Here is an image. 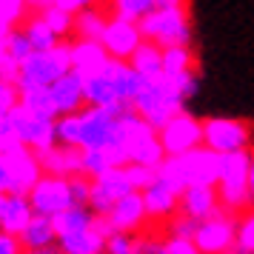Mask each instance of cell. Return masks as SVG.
<instances>
[{"label":"cell","mask_w":254,"mask_h":254,"mask_svg":"<svg viewBox=\"0 0 254 254\" xmlns=\"http://www.w3.org/2000/svg\"><path fill=\"white\" fill-rule=\"evenodd\" d=\"M20 246L23 252H37V249H55L58 246V229H55V220L49 217H32L29 226L20 231Z\"/></svg>","instance_id":"cell-24"},{"label":"cell","mask_w":254,"mask_h":254,"mask_svg":"<svg viewBox=\"0 0 254 254\" xmlns=\"http://www.w3.org/2000/svg\"><path fill=\"white\" fill-rule=\"evenodd\" d=\"M112 169H123L112 151H80V174L89 180H97Z\"/></svg>","instance_id":"cell-33"},{"label":"cell","mask_w":254,"mask_h":254,"mask_svg":"<svg viewBox=\"0 0 254 254\" xmlns=\"http://www.w3.org/2000/svg\"><path fill=\"white\" fill-rule=\"evenodd\" d=\"M20 106V92L14 89L12 80H0V120L9 117Z\"/></svg>","instance_id":"cell-40"},{"label":"cell","mask_w":254,"mask_h":254,"mask_svg":"<svg viewBox=\"0 0 254 254\" xmlns=\"http://www.w3.org/2000/svg\"><path fill=\"white\" fill-rule=\"evenodd\" d=\"M71 71V58H69V43H60L52 52H35L20 69L14 71V89L20 94L26 92H46L52 89L60 77H66Z\"/></svg>","instance_id":"cell-3"},{"label":"cell","mask_w":254,"mask_h":254,"mask_svg":"<svg viewBox=\"0 0 254 254\" xmlns=\"http://www.w3.org/2000/svg\"><path fill=\"white\" fill-rule=\"evenodd\" d=\"M106 254H137V234H109Z\"/></svg>","instance_id":"cell-39"},{"label":"cell","mask_w":254,"mask_h":254,"mask_svg":"<svg viewBox=\"0 0 254 254\" xmlns=\"http://www.w3.org/2000/svg\"><path fill=\"white\" fill-rule=\"evenodd\" d=\"M157 137H160L166 157H183L203 146V120H197L189 112H180L157 131Z\"/></svg>","instance_id":"cell-10"},{"label":"cell","mask_w":254,"mask_h":254,"mask_svg":"<svg viewBox=\"0 0 254 254\" xmlns=\"http://www.w3.org/2000/svg\"><path fill=\"white\" fill-rule=\"evenodd\" d=\"M97 214H94L89 206H71L69 211H63L60 217H55V229H58V237H66V234H77V231H86L97 226Z\"/></svg>","instance_id":"cell-31"},{"label":"cell","mask_w":254,"mask_h":254,"mask_svg":"<svg viewBox=\"0 0 254 254\" xmlns=\"http://www.w3.org/2000/svg\"><path fill=\"white\" fill-rule=\"evenodd\" d=\"M143 43V35H140L137 23H128V20H120V17H109L103 35H100V46L106 49V55L117 63H128L131 55L140 49Z\"/></svg>","instance_id":"cell-15"},{"label":"cell","mask_w":254,"mask_h":254,"mask_svg":"<svg viewBox=\"0 0 254 254\" xmlns=\"http://www.w3.org/2000/svg\"><path fill=\"white\" fill-rule=\"evenodd\" d=\"M29 3L26 0H0V43L26 20Z\"/></svg>","instance_id":"cell-34"},{"label":"cell","mask_w":254,"mask_h":254,"mask_svg":"<svg viewBox=\"0 0 254 254\" xmlns=\"http://www.w3.org/2000/svg\"><path fill=\"white\" fill-rule=\"evenodd\" d=\"M154 6H157V0H115V3H109V12L115 17H120V20L140 26V20L146 14L154 12Z\"/></svg>","instance_id":"cell-35"},{"label":"cell","mask_w":254,"mask_h":254,"mask_svg":"<svg viewBox=\"0 0 254 254\" xmlns=\"http://www.w3.org/2000/svg\"><path fill=\"white\" fill-rule=\"evenodd\" d=\"M106 74H109V80L115 83L117 94H120V100H123L126 106L134 103V97H137V94L143 92V86H146V80H143L128 63H117V60H112L109 69H106Z\"/></svg>","instance_id":"cell-28"},{"label":"cell","mask_w":254,"mask_h":254,"mask_svg":"<svg viewBox=\"0 0 254 254\" xmlns=\"http://www.w3.org/2000/svg\"><path fill=\"white\" fill-rule=\"evenodd\" d=\"M163 254H200L194 240H183V237H163Z\"/></svg>","instance_id":"cell-43"},{"label":"cell","mask_w":254,"mask_h":254,"mask_svg":"<svg viewBox=\"0 0 254 254\" xmlns=\"http://www.w3.org/2000/svg\"><path fill=\"white\" fill-rule=\"evenodd\" d=\"M12 128H14V137L23 149L35 151V154H46L49 149L58 146V131H55V123L58 120H49L43 115H35L23 106H17L12 115Z\"/></svg>","instance_id":"cell-9"},{"label":"cell","mask_w":254,"mask_h":254,"mask_svg":"<svg viewBox=\"0 0 254 254\" xmlns=\"http://www.w3.org/2000/svg\"><path fill=\"white\" fill-rule=\"evenodd\" d=\"M126 174H128V180H131V186H134V191H143V189L154 180V174L157 172L143 169V166H126Z\"/></svg>","instance_id":"cell-44"},{"label":"cell","mask_w":254,"mask_h":254,"mask_svg":"<svg viewBox=\"0 0 254 254\" xmlns=\"http://www.w3.org/2000/svg\"><path fill=\"white\" fill-rule=\"evenodd\" d=\"M128 66L137 71L143 80H154V77H160L163 74V49L154 46V43H149V40H143L140 49L131 55Z\"/></svg>","instance_id":"cell-30"},{"label":"cell","mask_w":254,"mask_h":254,"mask_svg":"<svg viewBox=\"0 0 254 254\" xmlns=\"http://www.w3.org/2000/svg\"><path fill=\"white\" fill-rule=\"evenodd\" d=\"M220 163H223V157L208 151L206 146H200L183 157H166L157 174L172 186H177L180 191H186L189 186H217Z\"/></svg>","instance_id":"cell-4"},{"label":"cell","mask_w":254,"mask_h":254,"mask_svg":"<svg viewBox=\"0 0 254 254\" xmlns=\"http://www.w3.org/2000/svg\"><path fill=\"white\" fill-rule=\"evenodd\" d=\"M137 254H163V234L160 231H143L137 234Z\"/></svg>","instance_id":"cell-41"},{"label":"cell","mask_w":254,"mask_h":254,"mask_svg":"<svg viewBox=\"0 0 254 254\" xmlns=\"http://www.w3.org/2000/svg\"><path fill=\"white\" fill-rule=\"evenodd\" d=\"M43 163V174H55V177H77L80 174V151L66 149V146H55L46 154H40Z\"/></svg>","instance_id":"cell-27"},{"label":"cell","mask_w":254,"mask_h":254,"mask_svg":"<svg viewBox=\"0 0 254 254\" xmlns=\"http://www.w3.org/2000/svg\"><path fill=\"white\" fill-rule=\"evenodd\" d=\"M183 106H186V100H183V94H180V89H177V83H174L172 77L160 74V77H154V80H146L143 92H140L137 97H134V103H131V112H134L146 126H151L154 131H160L172 117L186 112Z\"/></svg>","instance_id":"cell-2"},{"label":"cell","mask_w":254,"mask_h":254,"mask_svg":"<svg viewBox=\"0 0 254 254\" xmlns=\"http://www.w3.org/2000/svg\"><path fill=\"white\" fill-rule=\"evenodd\" d=\"M186 71H197V58L191 46H172L163 49V74L166 77H177Z\"/></svg>","instance_id":"cell-32"},{"label":"cell","mask_w":254,"mask_h":254,"mask_svg":"<svg viewBox=\"0 0 254 254\" xmlns=\"http://www.w3.org/2000/svg\"><path fill=\"white\" fill-rule=\"evenodd\" d=\"M140 35L160 49L191 46V9L183 0H157L154 12L140 20Z\"/></svg>","instance_id":"cell-1"},{"label":"cell","mask_w":254,"mask_h":254,"mask_svg":"<svg viewBox=\"0 0 254 254\" xmlns=\"http://www.w3.org/2000/svg\"><path fill=\"white\" fill-rule=\"evenodd\" d=\"M197 223L194 220L183 217V214H174L166 226H163V237H183V240H194Z\"/></svg>","instance_id":"cell-38"},{"label":"cell","mask_w":254,"mask_h":254,"mask_svg":"<svg viewBox=\"0 0 254 254\" xmlns=\"http://www.w3.org/2000/svg\"><path fill=\"white\" fill-rule=\"evenodd\" d=\"M249 166H252V151L223 157L217 186H214L220 206L231 211V214H237V217L252 208V200H249Z\"/></svg>","instance_id":"cell-6"},{"label":"cell","mask_w":254,"mask_h":254,"mask_svg":"<svg viewBox=\"0 0 254 254\" xmlns=\"http://www.w3.org/2000/svg\"><path fill=\"white\" fill-rule=\"evenodd\" d=\"M32 9L46 20L49 29H52L63 43H69L71 35H74V17H71V14H66L63 9H58L55 0H37V3H32Z\"/></svg>","instance_id":"cell-29"},{"label":"cell","mask_w":254,"mask_h":254,"mask_svg":"<svg viewBox=\"0 0 254 254\" xmlns=\"http://www.w3.org/2000/svg\"><path fill=\"white\" fill-rule=\"evenodd\" d=\"M109 17H112L109 6L89 3L80 14H74V35H71V40H100Z\"/></svg>","instance_id":"cell-23"},{"label":"cell","mask_w":254,"mask_h":254,"mask_svg":"<svg viewBox=\"0 0 254 254\" xmlns=\"http://www.w3.org/2000/svg\"><path fill=\"white\" fill-rule=\"evenodd\" d=\"M100 220H103V226H106L109 234H143V231L151 229L140 191L123 197L120 203H115L112 211H109L106 217H100Z\"/></svg>","instance_id":"cell-12"},{"label":"cell","mask_w":254,"mask_h":254,"mask_svg":"<svg viewBox=\"0 0 254 254\" xmlns=\"http://www.w3.org/2000/svg\"><path fill=\"white\" fill-rule=\"evenodd\" d=\"M194 246L200 254H237V214L220 208L214 217L197 223Z\"/></svg>","instance_id":"cell-8"},{"label":"cell","mask_w":254,"mask_h":254,"mask_svg":"<svg viewBox=\"0 0 254 254\" xmlns=\"http://www.w3.org/2000/svg\"><path fill=\"white\" fill-rule=\"evenodd\" d=\"M143 206H146V214H149V223L151 229L154 226H166L169 220L177 214V208H180V189L172 186L169 180H163L160 174H154V180H151L143 191Z\"/></svg>","instance_id":"cell-13"},{"label":"cell","mask_w":254,"mask_h":254,"mask_svg":"<svg viewBox=\"0 0 254 254\" xmlns=\"http://www.w3.org/2000/svg\"><path fill=\"white\" fill-rule=\"evenodd\" d=\"M69 186H71V197H74V206H89V194H92V180L89 177H69Z\"/></svg>","instance_id":"cell-42"},{"label":"cell","mask_w":254,"mask_h":254,"mask_svg":"<svg viewBox=\"0 0 254 254\" xmlns=\"http://www.w3.org/2000/svg\"><path fill=\"white\" fill-rule=\"evenodd\" d=\"M23 254H60V249L55 246V249H37V252H23Z\"/></svg>","instance_id":"cell-50"},{"label":"cell","mask_w":254,"mask_h":254,"mask_svg":"<svg viewBox=\"0 0 254 254\" xmlns=\"http://www.w3.org/2000/svg\"><path fill=\"white\" fill-rule=\"evenodd\" d=\"M69 58H71V71L80 74L83 80H89L94 74H103L112 58L106 55L100 40H69Z\"/></svg>","instance_id":"cell-17"},{"label":"cell","mask_w":254,"mask_h":254,"mask_svg":"<svg viewBox=\"0 0 254 254\" xmlns=\"http://www.w3.org/2000/svg\"><path fill=\"white\" fill-rule=\"evenodd\" d=\"M32 55H35V49L29 46L26 35L20 32V26H17L12 35L0 43V60H3V69H6V80H12L14 71L20 69Z\"/></svg>","instance_id":"cell-25"},{"label":"cell","mask_w":254,"mask_h":254,"mask_svg":"<svg viewBox=\"0 0 254 254\" xmlns=\"http://www.w3.org/2000/svg\"><path fill=\"white\" fill-rule=\"evenodd\" d=\"M134 194V186L128 180L126 166L123 169H112L109 174L92 180V194H89V208H92L97 217H106L115 203H120L123 197Z\"/></svg>","instance_id":"cell-14"},{"label":"cell","mask_w":254,"mask_h":254,"mask_svg":"<svg viewBox=\"0 0 254 254\" xmlns=\"http://www.w3.org/2000/svg\"><path fill=\"white\" fill-rule=\"evenodd\" d=\"M6 157V166H9V180H12V194H23L29 197V191L37 186V180L43 177V163H40V154L29 149H12L3 154Z\"/></svg>","instance_id":"cell-16"},{"label":"cell","mask_w":254,"mask_h":254,"mask_svg":"<svg viewBox=\"0 0 254 254\" xmlns=\"http://www.w3.org/2000/svg\"><path fill=\"white\" fill-rule=\"evenodd\" d=\"M20 32L26 35L29 46L35 49V52H52V49H58L60 43H63V40L49 29L46 20L32 9V3H29V14H26V20L20 23Z\"/></svg>","instance_id":"cell-26"},{"label":"cell","mask_w":254,"mask_h":254,"mask_svg":"<svg viewBox=\"0 0 254 254\" xmlns=\"http://www.w3.org/2000/svg\"><path fill=\"white\" fill-rule=\"evenodd\" d=\"M49 97H52V106L58 112V120L60 117H69V115H77L86 109V92H83V77L69 71L66 77H60L52 89H49Z\"/></svg>","instance_id":"cell-19"},{"label":"cell","mask_w":254,"mask_h":254,"mask_svg":"<svg viewBox=\"0 0 254 254\" xmlns=\"http://www.w3.org/2000/svg\"><path fill=\"white\" fill-rule=\"evenodd\" d=\"M29 203H32V211L37 217H49V220L60 217L63 211H69L74 206L69 180L55 177V174H43L37 180V186L29 191Z\"/></svg>","instance_id":"cell-11"},{"label":"cell","mask_w":254,"mask_h":254,"mask_svg":"<svg viewBox=\"0 0 254 254\" xmlns=\"http://www.w3.org/2000/svg\"><path fill=\"white\" fill-rule=\"evenodd\" d=\"M254 128L243 117H206L203 120V146L217 157L240 154L254 149Z\"/></svg>","instance_id":"cell-7"},{"label":"cell","mask_w":254,"mask_h":254,"mask_svg":"<svg viewBox=\"0 0 254 254\" xmlns=\"http://www.w3.org/2000/svg\"><path fill=\"white\" fill-rule=\"evenodd\" d=\"M0 254H23V246L14 234H6L0 231Z\"/></svg>","instance_id":"cell-47"},{"label":"cell","mask_w":254,"mask_h":254,"mask_svg":"<svg viewBox=\"0 0 254 254\" xmlns=\"http://www.w3.org/2000/svg\"><path fill=\"white\" fill-rule=\"evenodd\" d=\"M123 112L126 109L106 112V109H92V106L77 112V151H112L115 154L117 143H120V117H123Z\"/></svg>","instance_id":"cell-5"},{"label":"cell","mask_w":254,"mask_h":254,"mask_svg":"<svg viewBox=\"0 0 254 254\" xmlns=\"http://www.w3.org/2000/svg\"><path fill=\"white\" fill-rule=\"evenodd\" d=\"M12 194V180H9V166H6V157L0 154V197Z\"/></svg>","instance_id":"cell-48"},{"label":"cell","mask_w":254,"mask_h":254,"mask_svg":"<svg viewBox=\"0 0 254 254\" xmlns=\"http://www.w3.org/2000/svg\"><path fill=\"white\" fill-rule=\"evenodd\" d=\"M106 237L109 231H106L103 220H97V226L92 229L58 237V249L60 254H106Z\"/></svg>","instance_id":"cell-20"},{"label":"cell","mask_w":254,"mask_h":254,"mask_svg":"<svg viewBox=\"0 0 254 254\" xmlns=\"http://www.w3.org/2000/svg\"><path fill=\"white\" fill-rule=\"evenodd\" d=\"M0 80H6V69H3V60H0Z\"/></svg>","instance_id":"cell-51"},{"label":"cell","mask_w":254,"mask_h":254,"mask_svg":"<svg viewBox=\"0 0 254 254\" xmlns=\"http://www.w3.org/2000/svg\"><path fill=\"white\" fill-rule=\"evenodd\" d=\"M20 106L29 109V112H35V115L49 117V120H58V112H55V106H52L49 89L46 92H26V94H20Z\"/></svg>","instance_id":"cell-36"},{"label":"cell","mask_w":254,"mask_h":254,"mask_svg":"<svg viewBox=\"0 0 254 254\" xmlns=\"http://www.w3.org/2000/svg\"><path fill=\"white\" fill-rule=\"evenodd\" d=\"M237 254H254V208L237 217Z\"/></svg>","instance_id":"cell-37"},{"label":"cell","mask_w":254,"mask_h":254,"mask_svg":"<svg viewBox=\"0 0 254 254\" xmlns=\"http://www.w3.org/2000/svg\"><path fill=\"white\" fill-rule=\"evenodd\" d=\"M249 200L254 208V149H252V166H249Z\"/></svg>","instance_id":"cell-49"},{"label":"cell","mask_w":254,"mask_h":254,"mask_svg":"<svg viewBox=\"0 0 254 254\" xmlns=\"http://www.w3.org/2000/svg\"><path fill=\"white\" fill-rule=\"evenodd\" d=\"M220 197L214 186H189L183 194H180V208L177 214L194 220V223H203V220L214 217L220 211Z\"/></svg>","instance_id":"cell-18"},{"label":"cell","mask_w":254,"mask_h":254,"mask_svg":"<svg viewBox=\"0 0 254 254\" xmlns=\"http://www.w3.org/2000/svg\"><path fill=\"white\" fill-rule=\"evenodd\" d=\"M174 83H177V89H180V94H183V100H191L197 92V71H186V74H177V77H172Z\"/></svg>","instance_id":"cell-46"},{"label":"cell","mask_w":254,"mask_h":254,"mask_svg":"<svg viewBox=\"0 0 254 254\" xmlns=\"http://www.w3.org/2000/svg\"><path fill=\"white\" fill-rule=\"evenodd\" d=\"M12 149H20V143L14 137L12 120L3 117V120H0V154H6V151H12Z\"/></svg>","instance_id":"cell-45"},{"label":"cell","mask_w":254,"mask_h":254,"mask_svg":"<svg viewBox=\"0 0 254 254\" xmlns=\"http://www.w3.org/2000/svg\"><path fill=\"white\" fill-rule=\"evenodd\" d=\"M32 217H35V211H32L29 197H23V194L0 197V231L20 237V231L29 226V220Z\"/></svg>","instance_id":"cell-21"},{"label":"cell","mask_w":254,"mask_h":254,"mask_svg":"<svg viewBox=\"0 0 254 254\" xmlns=\"http://www.w3.org/2000/svg\"><path fill=\"white\" fill-rule=\"evenodd\" d=\"M109 69V66H106ZM83 92H86V106L92 109H106V112H120V109H128L120 94H117L115 83L109 80V74H94L89 80H83Z\"/></svg>","instance_id":"cell-22"}]
</instances>
